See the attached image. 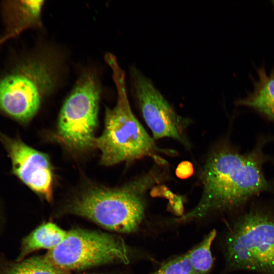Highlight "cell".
I'll use <instances>...</instances> for the list:
<instances>
[{"label": "cell", "instance_id": "1", "mask_svg": "<svg viewBox=\"0 0 274 274\" xmlns=\"http://www.w3.org/2000/svg\"><path fill=\"white\" fill-rule=\"evenodd\" d=\"M262 162L258 150L241 154L223 148L213 152L200 171L202 192L198 204L178 220L189 221L232 209L271 189L262 170Z\"/></svg>", "mask_w": 274, "mask_h": 274}, {"label": "cell", "instance_id": "2", "mask_svg": "<svg viewBox=\"0 0 274 274\" xmlns=\"http://www.w3.org/2000/svg\"><path fill=\"white\" fill-rule=\"evenodd\" d=\"M164 173L155 166L123 187L91 188L73 200L67 211L110 230L135 231L144 217L146 193L164 178Z\"/></svg>", "mask_w": 274, "mask_h": 274}, {"label": "cell", "instance_id": "3", "mask_svg": "<svg viewBox=\"0 0 274 274\" xmlns=\"http://www.w3.org/2000/svg\"><path fill=\"white\" fill-rule=\"evenodd\" d=\"M105 60L112 71L117 98L114 108L106 109L104 130L93 141V146L101 152L100 162L112 165L154 156L157 152L165 153L166 150L157 147L132 113L127 94L125 74L116 57L107 53Z\"/></svg>", "mask_w": 274, "mask_h": 274}, {"label": "cell", "instance_id": "4", "mask_svg": "<svg viewBox=\"0 0 274 274\" xmlns=\"http://www.w3.org/2000/svg\"><path fill=\"white\" fill-rule=\"evenodd\" d=\"M50 57L31 58L0 79V109L26 123L36 114L44 97L54 89L55 64Z\"/></svg>", "mask_w": 274, "mask_h": 274}, {"label": "cell", "instance_id": "5", "mask_svg": "<svg viewBox=\"0 0 274 274\" xmlns=\"http://www.w3.org/2000/svg\"><path fill=\"white\" fill-rule=\"evenodd\" d=\"M228 268L274 274V217L253 211L235 221L227 235Z\"/></svg>", "mask_w": 274, "mask_h": 274}, {"label": "cell", "instance_id": "6", "mask_svg": "<svg viewBox=\"0 0 274 274\" xmlns=\"http://www.w3.org/2000/svg\"><path fill=\"white\" fill-rule=\"evenodd\" d=\"M44 256L53 265L68 271L129 262L128 248L120 237L82 229L67 231L64 240Z\"/></svg>", "mask_w": 274, "mask_h": 274}, {"label": "cell", "instance_id": "7", "mask_svg": "<svg viewBox=\"0 0 274 274\" xmlns=\"http://www.w3.org/2000/svg\"><path fill=\"white\" fill-rule=\"evenodd\" d=\"M100 88L93 75H83L61 109L57 136L68 148L80 151L93 146Z\"/></svg>", "mask_w": 274, "mask_h": 274}, {"label": "cell", "instance_id": "8", "mask_svg": "<svg viewBox=\"0 0 274 274\" xmlns=\"http://www.w3.org/2000/svg\"><path fill=\"white\" fill-rule=\"evenodd\" d=\"M133 93L154 140L169 138L189 148L186 129L191 121L179 115L153 82L136 68L131 70Z\"/></svg>", "mask_w": 274, "mask_h": 274}, {"label": "cell", "instance_id": "9", "mask_svg": "<svg viewBox=\"0 0 274 274\" xmlns=\"http://www.w3.org/2000/svg\"><path fill=\"white\" fill-rule=\"evenodd\" d=\"M0 141L10 159L12 173L32 191L51 201L53 175L47 156L18 138L0 133Z\"/></svg>", "mask_w": 274, "mask_h": 274}, {"label": "cell", "instance_id": "10", "mask_svg": "<svg viewBox=\"0 0 274 274\" xmlns=\"http://www.w3.org/2000/svg\"><path fill=\"white\" fill-rule=\"evenodd\" d=\"M67 233L51 222L42 224L22 240L20 253L16 261H21L30 253L41 249L52 250L59 245Z\"/></svg>", "mask_w": 274, "mask_h": 274}, {"label": "cell", "instance_id": "11", "mask_svg": "<svg viewBox=\"0 0 274 274\" xmlns=\"http://www.w3.org/2000/svg\"><path fill=\"white\" fill-rule=\"evenodd\" d=\"M258 73L260 80L254 93L238 104L252 107L274 120V74L267 76L264 70Z\"/></svg>", "mask_w": 274, "mask_h": 274}, {"label": "cell", "instance_id": "12", "mask_svg": "<svg viewBox=\"0 0 274 274\" xmlns=\"http://www.w3.org/2000/svg\"><path fill=\"white\" fill-rule=\"evenodd\" d=\"M0 274H70L50 263L44 256L13 261L0 256Z\"/></svg>", "mask_w": 274, "mask_h": 274}, {"label": "cell", "instance_id": "13", "mask_svg": "<svg viewBox=\"0 0 274 274\" xmlns=\"http://www.w3.org/2000/svg\"><path fill=\"white\" fill-rule=\"evenodd\" d=\"M216 235V231L212 230L204 239L188 252L194 274H207L213 264L211 253L212 243Z\"/></svg>", "mask_w": 274, "mask_h": 274}, {"label": "cell", "instance_id": "14", "mask_svg": "<svg viewBox=\"0 0 274 274\" xmlns=\"http://www.w3.org/2000/svg\"><path fill=\"white\" fill-rule=\"evenodd\" d=\"M151 274H194L188 253L167 261Z\"/></svg>", "mask_w": 274, "mask_h": 274}, {"label": "cell", "instance_id": "15", "mask_svg": "<svg viewBox=\"0 0 274 274\" xmlns=\"http://www.w3.org/2000/svg\"><path fill=\"white\" fill-rule=\"evenodd\" d=\"M177 175L180 178L188 177L192 173V166L189 162H184L178 166L177 169Z\"/></svg>", "mask_w": 274, "mask_h": 274}, {"label": "cell", "instance_id": "16", "mask_svg": "<svg viewBox=\"0 0 274 274\" xmlns=\"http://www.w3.org/2000/svg\"><path fill=\"white\" fill-rule=\"evenodd\" d=\"M0 225H1V219H0Z\"/></svg>", "mask_w": 274, "mask_h": 274}]
</instances>
